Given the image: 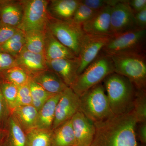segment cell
<instances>
[{
  "label": "cell",
  "instance_id": "obj_34",
  "mask_svg": "<svg viewBox=\"0 0 146 146\" xmlns=\"http://www.w3.org/2000/svg\"><path fill=\"white\" fill-rule=\"evenodd\" d=\"M11 115L10 110L0 89V126L5 129L9 118Z\"/></svg>",
  "mask_w": 146,
  "mask_h": 146
},
{
  "label": "cell",
  "instance_id": "obj_1",
  "mask_svg": "<svg viewBox=\"0 0 146 146\" xmlns=\"http://www.w3.org/2000/svg\"><path fill=\"white\" fill-rule=\"evenodd\" d=\"M94 124L96 133L90 146H138L136 133L137 122L132 112L114 115Z\"/></svg>",
  "mask_w": 146,
  "mask_h": 146
},
{
  "label": "cell",
  "instance_id": "obj_25",
  "mask_svg": "<svg viewBox=\"0 0 146 146\" xmlns=\"http://www.w3.org/2000/svg\"><path fill=\"white\" fill-rule=\"evenodd\" d=\"M52 130L33 129L26 133V146H51Z\"/></svg>",
  "mask_w": 146,
  "mask_h": 146
},
{
  "label": "cell",
  "instance_id": "obj_19",
  "mask_svg": "<svg viewBox=\"0 0 146 146\" xmlns=\"http://www.w3.org/2000/svg\"><path fill=\"white\" fill-rule=\"evenodd\" d=\"M47 92L52 94H61L68 86L56 73L47 70L31 78Z\"/></svg>",
  "mask_w": 146,
  "mask_h": 146
},
{
  "label": "cell",
  "instance_id": "obj_8",
  "mask_svg": "<svg viewBox=\"0 0 146 146\" xmlns=\"http://www.w3.org/2000/svg\"><path fill=\"white\" fill-rule=\"evenodd\" d=\"M23 15L18 29L23 32L31 30L44 31L49 18L47 7L49 1L21 0Z\"/></svg>",
  "mask_w": 146,
  "mask_h": 146
},
{
  "label": "cell",
  "instance_id": "obj_36",
  "mask_svg": "<svg viewBox=\"0 0 146 146\" xmlns=\"http://www.w3.org/2000/svg\"><path fill=\"white\" fill-rule=\"evenodd\" d=\"M19 31L17 28L0 24V45L7 41Z\"/></svg>",
  "mask_w": 146,
  "mask_h": 146
},
{
  "label": "cell",
  "instance_id": "obj_4",
  "mask_svg": "<svg viewBox=\"0 0 146 146\" xmlns=\"http://www.w3.org/2000/svg\"><path fill=\"white\" fill-rule=\"evenodd\" d=\"M79 98L80 111L94 124L114 116L102 82L90 88Z\"/></svg>",
  "mask_w": 146,
  "mask_h": 146
},
{
  "label": "cell",
  "instance_id": "obj_31",
  "mask_svg": "<svg viewBox=\"0 0 146 146\" xmlns=\"http://www.w3.org/2000/svg\"><path fill=\"white\" fill-rule=\"evenodd\" d=\"M97 12L84 5L80 0L72 21L74 23L82 27V25L90 20Z\"/></svg>",
  "mask_w": 146,
  "mask_h": 146
},
{
  "label": "cell",
  "instance_id": "obj_22",
  "mask_svg": "<svg viewBox=\"0 0 146 146\" xmlns=\"http://www.w3.org/2000/svg\"><path fill=\"white\" fill-rule=\"evenodd\" d=\"M6 135L3 140L5 146H26V133L11 114L6 127Z\"/></svg>",
  "mask_w": 146,
  "mask_h": 146
},
{
  "label": "cell",
  "instance_id": "obj_35",
  "mask_svg": "<svg viewBox=\"0 0 146 146\" xmlns=\"http://www.w3.org/2000/svg\"><path fill=\"white\" fill-rule=\"evenodd\" d=\"M16 66V57L0 52V72Z\"/></svg>",
  "mask_w": 146,
  "mask_h": 146
},
{
  "label": "cell",
  "instance_id": "obj_2",
  "mask_svg": "<svg viewBox=\"0 0 146 146\" xmlns=\"http://www.w3.org/2000/svg\"><path fill=\"white\" fill-rule=\"evenodd\" d=\"M103 82L113 114L122 115L131 112L137 91L132 82L115 73L107 76Z\"/></svg>",
  "mask_w": 146,
  "mask_h": 146
},
{
  "label": "cell",
  "instance_id": "obj_37",
  "mask_svg": "<svg viewBox=\"0 0 146 146\" xmlns=\"http://www.w3.org/2000/svg\"><path fill=\"white\" fill-rule=\"evenodd\" d=\"M134 18L137 28L146 29V8L134 14Z\"/></svg>",
  "mask_w": 146,
  "mask_h": 146
},
{
  "label": "cell",
  "instance_id": "obj_15",
  "mask_svg": "<svg viewBox=\"0 0 146 146\" xmlns=\"http://www.w3.org/2000/svg\"><path fill=\"white\" fill-rule=\"evenodd\" d=\"M112 7L107 6L97 11L89 21L82 25L85 34L111 36L110 33V12Z\"/></svg>",
  "mask_w": 146,
  "mask_h": 146
},
{
  "label": "cell",
  "instance_id": "obj_29",
  "mask_svg": "<svg viewBox=\"0 0 146 146\" xmlns=\"http://www.w3.org/2000/svg\"><path fill=\"white\" fill-rule=\"evenodd\" d=\"M131 112L137 123L146 122V91L137 89Z\"/></svg>",
  "mask_w": 146,
  "mask_h": 146
},
{
  "label": "cell",
  "instance_id": "obj_41",
  "mask_svg": "<svg viewBox=\"0 0 146 146\" xmlns=\"http://www.w3.org/2000/svg\"><path fill=\"white\" fill-rule=\"evenodd\" d=\"M3 140V141H0V146H5L4 144Z\"/></svg>",
  "mask_w": 146,
  "mask_h": 146
},
{
  "label": "cell",
  "instance_id": "obj_39",
  "mask_svg": "<svg viewBox=\"0 0 146 146\" xmlns=\"http://www.w3.org/2000/svg\"><path fill=\"white\" fill-rule=\"evenodd\" d=\"M138 127V138L142 145H146V122L140 123Z\"/></svg>",
  "mask_w": 146,
  "mask_h": 146
},
{
  "label": "cell",
  "instance_id": "obj_23",
  "mask_svg": "<svg viewBox=\"0 0 146 146\" xmlns=\"http://www.w3.org/2000/svg\"><path fill=\"white\" fill-rule=\"evenodd\" d=\"M51 146H76L71 119L52 130Z\"/></svg>",
  "mask_w": 146,
  "mask_h": 146
},
{
  "label": "cell",
  "instance_id": "obj_20",
  "mask_svg": "<svg viewBox=\"0 0 146 146\" xmlns=\"http://www.w3.org/2000/svg\"><path fill=\"white\" fill-rule=\"evenodd\" d=\"M61 94H55L50 98L38 111L36 128L52 130L56 108Z\"/></svg>",
  "mask_w": 146,
  "mask_h": 146
},
{
  "label": "cell",
  "instance_id": "obj_30",
  "mask_svg": "<svg viewBox=\"0 0 146 146\" xmlns=\"http://www.w3.org/2000/svg\"><path fill=\"white\" fill-rule=\"evenodd\" d=\"M0 89L11 113L16 107L18 87L12 84L0 80Z\"/></svg>",
  "mask_w": 146,
  "mask_h": 146
},
{
  "label": "cell",
  "instance_id": "obj_26",
  "mask_svg": "<svg viewBox=\"0 0 146 146\" xmlns=\"http://www.w3.org/2000/svg\"><path fill=\"white\" fill-rule=\"evenodd\" d=\"M31 78L22 68L16 66L0 72V80L19 87L28 82Z\"/></svg>",
  "mask_w": 146,
  "mask_h": 146
},
{
  "label": "cell",
  "instance_id": "obj_28",
  "mask_svg": "<svg viewBox=\"0 0 146 146\" xmlns=\"http://www.w3.org/2000/svg\"><path fill=\"white\" fill-rule=\"evenodd\" d=\"M29 85L31 94L32 105L39 111L46 102L54 94L47 92L31 78L29 80Z\"/></svg>",
  "mask_w": 146,
  "mask_h": 146
},
{
  "label": "cell",
  "instance_id": "obj_3",
  "mask_svg": "<svg viewBox=\"0 0 146 146\" xmlns=\"http://www.w3.org/2000/svg\"><path fill=\"white\" fill-rule=\"evenodd\" d=\"M110 56L115 73L128 79L137 90L146 91V60L143 51L121 53Z\"/></svg>",
  "mask_w": 146,
  "mask_h": 146
},
{
  "label": "cell",
  "instance_id": "obj_12",
  "mask_svg": "<svg viewBox=\"0 0 146 146\" xmlns=\"http://www.w3.org/2000/svg\"><path fill=\"white\" fill-rule=\"evenodd\" d=\"M48 69L56 73L68 87H72L78 76L79 67L78 58H60L46 61Z\"/></svg>",
  "mask_w": 146,
  "mask_h": 146
},
{
  "label": "cell",
  "instance_id": "obj_21",
  "mask_svg": "<svg viewBox=\"0 0 146 146\" xmlns=\"http://www.w3.org/2000/svg\"><path fill=\"white\" fill-rule=\"evenodd\" d=\"M11 114L26 133L36 128L38 111L32 105L17 106Z\"/></svg>",
  "mask_w": 146,
  "mask_h": 146
},
{
  "label": "cell",
  "instance_id": "obj_38",
  "mask_svg": "<svg viewBox=\"0 0 146 146\" xmlns=\"http://www.w3.org/2000/svg\"><path fill=\"white\" fill-rule=\"evenodd\" d=\"M128 3L134 14L146 8V0H131Z\"/></svg>",
  "mask_w": 146,
  "mask_h": 146
},
{
  "label": "cell",
  "instance_id": "obj_13",
  "mask_svg": "<svg viewBox=\"0 0 146 146\" xmlns=\"http://www.w3.org/2000/svg\"><path fill=\"white\" fill-rule=\"evenodd\" d=\"M71 119L76 146H90L96 133V127L81 111L77 112Z\"/></svg>",
  "mask_w": 146,
  "mask_h": 146
},
{
  "label": "cell",
  "instance_id": "obj_10",
  "mask_svg": "<svg viewBox=\"0 0 146 146\" xmlns=\"http://www.w3.org/2000/svg\"><path fill=\"white\" fill-rule=\"evenodd\" d=\"M110 36L85 34L78 57L80 65L78 75L96 58L109 41Z\"/></svg>",
  "mask_w": 146,
  "mask_h": 146
},
{
  "label": "cell",
  "instance_id": "obj_17",
  "mask_svg": "<svg viewBox=\"0 0 146 146\" xmlns=\"http://www.w3.org/2000/svg\"><path fill=\"white\" fill-rule=\"evenodd\" d=\"M44 35V56L46 61L78 58L72 51L62 44L47 27L45 30Z\"/></svg>",
  "mask_w": 146,
  "mask_h": 146
},
{
  "label": "cell",
  "instance_id": "obj_5",
  "mask_svg": "<svg viewBox=\"0 0 146 146\" xmlns=\"http://www.w3.org/2000/svg\"><path fill=\"white\" fill-rule=\"evenodd\" d=\"M113 73H115V69L111 57L101 52L78 76L70 88L80 97L90 88L101 83L107 76Z\"/></svg>",
  "mask_w": 146,
  "mask_h": 146
},
{
  "label": "cell",
  "instance_id": "obj_6",
  "mask_svg": "<svg viewBox=\"0 0 146 146\" xmlns=\"http://www.w3.org/2000/svg\"><path fill=\"white\" fill-rule=\"evenodd\" d=\"M46 27L62 44L78 57L85 33L82 27L72 21L58 20L49 16Z\"/></svg>",
  "mask_w": 146,
  "mask_h": 146
},
{
  "label": "cell",
  "instance_id": "obj_40",
  "mask_svg": "<svg viewBox=\"0 0 146 146\" xmlns=\"http://www.w3.org/2000/svg\"><path fill=\"white\" fill-rule=\"evenodd\" d=\"M7 131L0 126V141H3L6 135Z\"/></svg>",
  "mask_w": 146,
  "mask_h": 146
},
{
  "label": "cell",
  "instance_id": "obj_18",
  "mask_svg": "<svg viewBox=\"0 0 146 146\" xmlns=\"http://www.w3.org/2000/svg\"><path fill=\"white\" fill-rule=\"evenodd\" d=\"M80 0L49 1L47 10L51 17L61 21H72Z\"/></svg>",
  "mask_w": 146,
  "mask_h": 146
},
{
  "label": "cell",
  "instance_id": "obj_7",
  "mask_svg": "<svg viewBox=\"0 0 146 146\" xmlns=\"http://www.w3.org/2000/svg\"><path fill=\"white\" fill-rule=\"evenodd\" d=\"M146 29H136L111 35L101 52L111 56L121 53L143 51Z\"/></svg>",
  "mask_w": 146,
  "mask_h": 146
},
{
  "label": "cell",
  "instance_id": "obj_14",
  "mask_svg": "<svg viewBox=\"0 0 146 146\" xmlns=\"http://www.w3.org/2000/svg\"><path fill=\"white\" fill-rule=\"evenodd\" d=\"M16 66L24 70L31 78L48 70L44 55L29 51L25 47L16 57Z\"/></svg>",
  "mask_w": 146,
  "mask_h": 146
},
{
  "label": "cell",
  "instance_id": "obj_16",
  "mask_svg": "<svg viewBox=\"0 0 146 146\" xmlns=\"http://www.w3.org/2000/svg\"><path fill=\"white\" fill-rule=\"evenodd\" d=\"M23 15L21 1L0 0V24L18 28Z\"/></svg>",
  "mask_w": 146,
  "mask_h": 146
},
{
  "label": "cell",
  "instance_id": "obj_11",
  "mask_svg": "<svg viewBox=\"0 0 146 146\" xmlns=\"http://www.w3.org/2000/svg\"><path fill=\"white\" fill-rule=\"evenodd\" d=\"M80 111V100L70 87H67L61 94L56 108L52 129L71 119L77 112Z\"/></svg>",
  "mask_w": 146,
  "mask_h": 146
},
{
  "label": "cell",
  "instance_id": "obj_32",
  "mask_svg": "<svg viewBox=\"0 0 146 146\" xmlns=\"http://www.w3.org/2000/svg\"><path fill=\"white\" fill-rule=\"evenodd\" d=\"M29 105H32V99L29 81L27 83L18 87L16 107Z\"/></svg>",
  "mask_w": 146,
  "mask_h": 146
},
{
  "label": "cell",
  "instance_id": "obj_27",
  "mask_svg": "<svg viewBox=\"0 0 146 146\" xmlns=\"http://www.w3.org/2000/svg\"><path fill=\"white\" fill-rule=\"evenodd\" d=\"M24 32L19 31L6 42L0 45V52L6 53L16 57L25 47Z\"/></svg>",
  "mask_w": 146,
  "mask_h": 146
},
{
  "label": "cell",
  "instance_id": "obj_24",
  "mask_svg": "<svg viewBox=\"0 0 146 146\" xmlns=\"http://www.w3.org/2000/svg\"><path fill=\"white\" fill-rule=\"evenodd\" d=\"M44 31L31 30L24 32L25 48L31 52L44 55Z\"/></svg>",
  "mask_w": 146,
  "mask_h": 146
},
{
  "label": "cell",
  "instance_id": "obj_9",
  "mask_svg": "<svg viewBox=\"0 0 146 146\" xmlns=\"http://www.w3.org/2000/svg\"><path fill=\"white\" fill-rule=\"evenodd\" d=\"M110 21L111 35L138 29L134 13L129 7L128 1H119L112 7Z\"/></svg>",
  "mask_w": 146,
  "mask_h": 146
},
{
  "label": "cell",
  "instance_id": "obj_33",
  "mask_svg": "<svg viewBox=\"0 0 146 146\" xmlns=\"http://www.w3.org/2000/svg\"><path fill=\"white\" fill-rule=\"evenodd\" d=\"M119 1L117 0H81L84 5L95 11H99L107 6H114Z\"/></svg>",
  "mask_w": 146,
  "mask_h": 146
}]
</instances>
